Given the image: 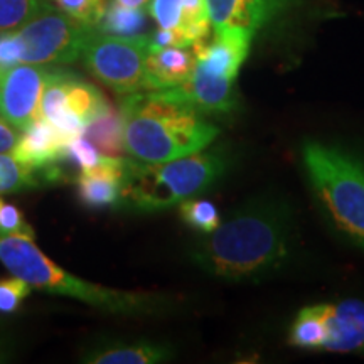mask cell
I'll return each instance as SVG.
<instances>
[{"instance_id":"obj_12","label":"cell","mask_w":364,"mask_h":364,"mask_svg":"<svg viewBox=\"0 0 364 364\" xmlns=\"http://www.w3.org/2000/svg\"><path fill=\"white\" fill-rule=\"evenodd\" d=\"M326 327L322 351L364 353V300L318 304Z\"/></svg>"},{"instance_id":"obj_20","label":"cell","mask_w":364,"mask_h":364,"mask_svg":"<svg viewBox=\"0 0 364 364\" xmlns=\"http://www.w3.org/2000/svg\"><path fill=\"white\" fill-rule=\"evenodd\" d=\"M289 341L292 346L302 349H322L326 341V327L318 304L304 307L295 316L290 326Z\"/></svg>"},{"instance_id":"obj_13","label":"cell","mask_w":364,"mask_h":364,"mask_svg":"<svg viewBox=\"0 0 364 364\" xmlns=\"http://www.w3.org/2000/svg\"><path fill=\"white\" fill-rule=\"evenodd\" d=\"M125 157H100L98 164L81 171L78 177V198L85 208L103 209L120 204Z\"/></svg>"},{"instance_id":"obj_23","label":"cell","mask_w":364,"mask_h":364,"mask_svg":"<svg viewBox=\"0 0 364 364\" xmlns=\"http://www.w3.org/2000/svg\"><path fill=\"white\" fill-rule=\"evenodd\" d=\"M48 6L46 0H0V34L16 31Z\"/></svg>"},{"instance_id":"obj_10","label":"cell","mask_w":364,"mask_h":364,"mask_svg":"<svg viewBox=\"0 0 364 364\" xmlns=\"http://www.w3.org/2000/svg\"><path fill=\"white\" fill-rule=\"evenodd\" d=\"M147 9L159 29L174 34L181 46L206 41L213 27L206 0H150Z\"/></svg>"},{"instance_id":"obj_17","label":"cell","mask_w":364,"mask_h":364,"mask_svg":"<svg viewBox=\"0 0 364 364\" xmlns=\"http://www.w3.org/2000/svg\"><path fill=\"white\" fill-rule=\"evenodd\" d=\"M61 181L63 174L58 166L36 169L19 162L16 157L0 154V194L39 189Z\"/></svg>"},{"instance_id":"obj_14","label":"cell","mask_w":364,"mask_h":364,"mask_svg":"<svg viewBox=\"0 0 364 364\" xmlns=\"http://www.w3.org/2000/svg\"><path fill=\"white\" fill-rule=\"evenodd\" d=\"M65 147L66 140L56 127L46 118L38 117L26 130H22L11 156L36 169H46L61 161Z\"/></svg>"},{"instance_id":"obj_4","label":"cell","mask_w":364,"mask_h":364,"mask_svg":"<svg viewBox=\"0 0 364 364\" xmlns=\"http://www.w3.org/2000/svg\"><path fill=\"white\" fill-rule=\"evenodd\" d=\"M228 169L221 150H201L166 162H144L125 157L120 204L132 213L167 211L184 199L204 193Z\"/></svg>"},{"instance_id":"obj_22","label":"cell","mask_w":364,"mask_h":364,"mask_svg":"<svg viewBox=\"0 0 364 364\" xmlns=\"http://www.w3.org/2000/svg\"><path fill=\"white\" fill-rule=\"evenodd\" d=\"M179 215L186 225L199 231V233L208 235L215 231L221 223V216L218 208L208 199H184L179 204Z\"/></svg>"},{"instance_id":"obj_15","label":"cell","mask_w":364,"mask_h":364,"mask_svg":"<svg viewBox=\"0 0 364 364\" xmlns=\"http://www.w3.org/2000/svg\"><path fill=\"white\" fill-rule=\"evenodd\" d=\"M194 66V46H154L150 43L147 91L176 88L191 78Z\"/></svg>"},{"instance_id":"obj_25","label":"cell","mask_w":364,"mask_h":364,"mask_svg":"<svg viewBox=\"0 0 364 364\" xmlns=\"http://www.w3.org/2000/svg\"><path fill=\"white\" fill-rule=\"evenodd\" d=\"M0 235L16 236V238L36 240L34 228L29 225L22 211L14 204L0 198Z\"/></svg>"},{"instance_id":"obj_9","label":"cell","mask_w":364,"mask_h":364,"mask_svg":"<svg viewBox=\"0 0 364 364\" xmlns=\"http://www.w3.org/2000/svg\"><path fill=\"white\" fill-rule=\"evenodd\" d=\"M253 38L255 36L238 29L215 33V39L211 43L201 41L194 44V70L218 80L236 81L240 68L248 58Z\"/></svg>"},{"instance_id":"obj_3","label":"cell","mask_w":364,"mask_h":364,"mask_svg":"<svg viewBox=\"0 0 364 364\" xmlns=\"http://www.w3.org/2000/svg\"><path fill=\"white\" fill-rule=\"evenodd\" d=\"M0 263L11 272V275L21 277L33 285V289L76 299L102 312L120 316L156 314L172 304L169 299L159 294L127 292L75 277L49 260L33 240L0 235Z\"/></svg>"},{"instance_id":"obj_1","label":"cell","mask_w":364,"mask_h":364,"mask_svg":"<svg viewBox=\"0 0 364 364\" xmlns=\"http://www.w3.org/2000/svg\"><path fill=\"white\" fill-rule=\"evenodd\" d=\"M294 252V223L284 204L257 199L236 209L191 248V260L215 279L257 282L279 272Z\"/></svg>"},{"instance_id":"obj_11","label":"cell","mask_w":364,"mask_h":364,"mask_svg":"<svg viewBox=\"0 0 364 364\" xmlns=\"http://www.w3.org/2000/svg\"><path fill=\"white\" fill-rule=\"evenodd\" d=\"M290 0H206L215 33L238 29L255 36L280 16Z\"/></svg>"},{"instance_id":"obj_5","label":"cell","mask_w":364,"mask_h":364,"mask_svg":"<svg viewBox=\"0 0 364 364\" xmlns=\"http://www.w3.org/2000/svg\"><path fill=\"white\" fill-rule=\"evenodd\" d=\"M302 162L332 225L364 248V164L344 150L314 140L302 145Z\"/></svg>"},{"instance_id":"obj_24","label":"cell","mask_w":364,"mask_h":364,"mask_svg":"<svg viewBox=\"0 0 364 364\" xmlns=\"http://www.w3.org/2000/svg\"><path fill=\"white\" fill-rule=\"evenodd\" d=\"M53 2L59 11L91 29H97L107 7V0H53Z\"/></svg>"},{"instance_id":"obj_16","label":"cell","mask_w":364,"mask_h":364,"mask_svg":"<svg viewBox=\"0 0 364 364\" xmlns=\"http://www.w3.org/2000/svg\"><path fill=\"white\" fill-rule=\"evenodd\" d=\"M169 91L201 113H230L238 105L235 81L213 78L198 70L188 81Z\"/></svg>"},{"instance_id":"obj_2","label":"cell","mask_w":364,"mask_h":364,"mask_svg":"<svg viewBox=\"0 0 364 364\" xmlns=\"http://www.w3.org/2000/svg\"><path fill=\"white\" fill-rule=\"evenodd\" d=\"M125 120V154L144 162H166L201 152L220 129L169 90L139 91L118 102Z\"/></svg>"},{"instance_id":"obj_26","label":"cell","mask_w":364,"mask_h":364,"mask_svg":"<svg viewBox=\"0 0 364 364\" xmlns=\"http://www.w3.org/2000/svg\"><path fill=\"white\" fill-rule=\"evenodd\" d=\"M33 294V285L27 284L21 277L0 279V312L14 314L19 311L22 302Z\"/></svg>"},{"instance_id":"obj_18","label":"cell","mask_w":364,"mask_h":364,"mask_svg":"<svg viewBox=\"0 0 364 364\" xmlns=\"http://www.w3.org/2000/svg\"><path fill=\"white\" fill-rule=\"evenodd\" d=\"M172 349L167 344L152 341L122 343L91 351L83 361L93 364H154L167 361Z\"/></svg>"},{"instance_id":"obj_7","label":"cell","mask_w":364,"mask_h":364,"mask_svg":"<svg viewBox=\"0 0 364 364\" xmlns=\"http://www.w3.org/2000/svg\"><path fill=\"white\" fill-rule=\"evenodd\" d=\"M12 33L21 65H70L81 58L91 27L48 6Z\"/></svg>"},{"instance_id":"obj_29","label":"cell","mask_w":364,"mask_h":364,"mask_svg":"<svg viewBox=\"0 0 364 364\" xmlns=\"http://www.w3.org/2000/svg\"><path fill=\"white\" fill-rule=\"evenodd\" d=\"M113 2L122 4L125 7H134V9H145L147 11L150 0H113Z\"/></svg>"},{"instance_id":"obj_8","label":"cell","mask_w":364,"mask_h":364,"mask_svg":"<svg viewBox=\"0 0 364 364\" xmlns=\"http://www.w3.org/2000/svg\"><path fill=\"white\" fill-rule=\"evenodd\" d=\"M51 71L43 65H16L0 70V117L7 124L22 132L39 117Z\"/></svg>"},{"instance_id":"obj_6","label":"cell","mask_w":364,"mask_h":364,"mask_svg":"<svg viewBox=\"0 0 364 364\" xmlns=\"http://www.w3.org/2000/svg\"><path fill=\"white\" fill-rule=\"evenodd\" d=\"M150 36H115L91 29L81 51L90 75L118 95L147 91Z\"/></svg>"},{"instance_id":"obj_27","label":"cell","mask_w":364,"mask_h":364,"mask_svg":"<svg viewBox=\"0 0 364 364\" xmlns=\"http://www.w3.org/2000/svg\"><path fill=\"white\" fill-rule=\"evenodd\" d=\"M100 157H102V154L98 152V149L85 135L76 136L71 142H68L65 152H63V159L73 161L81 171L90 169L95 164H98Z\"/></svg>"},{"instance_id":"obj_21","label":"cell","mask_w":364,"mask_h":364,"mask_svg":"<svg viewBox=\"0 0 364 364\" xmlns=\"http://www.w3.org/2000/svg\"><path fill=\"white\" fill-rule=\"evenodd\" d=\"M145 12H147L145 9L125 7L122 4L113 2V0H108L97 29L115 36L140 34L145 24Z\"/></svg>"},{"instance_id":"obj_28","label":"cell","mask_w":364,"mask_h":364,"mask_svg":"<svg viewBox=\"0 0 364 364\" xmlns=\"http://www.w3.org/2000/svg\"><path fill=\"white\" fill-rule=\"evenodd\" d=\"M19 135L21 130H17L16 127L0 118V154H11L14 145L19 140Z\"/></svg>"},{"instance_id":"obj_19","label":"cell","mask_w":364,"mask_h":364,"mask_svg":"<svg viewBox=\"0 0 364 364\" xmlns=\"http://www.w3.org/2000/svg\"><path fill=\"white\" fill-rule=\"evenodd\" d=\"M85 136L103 156L124 157L125 120L120 105H112L107 112L90 122L85 130Z\"/></svg>"}]
</instances>
